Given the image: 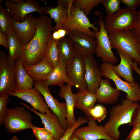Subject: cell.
I'll use <instances>...</instances> for the list:
<instances>
[{"label": "cell", "instance_id": "34", "mask_svg": "<svg viewBox=\"0 0 140 140\" xmlns=\"http://www.w3.org/2000/svg\"><path fill=\"white\" fill-rule=\"evenodd\" d=\"M86 118L79 117L75 123L71 127H69L66 131L59 140H69L75 130L82 124L88 122Z\"/></svg>", "mask_w": 140, "mask_h": 140}, {"label": "cell", "instance_id": "1", "mask_svg": "<svg viewBox=\"0 0 140 140\" xmlns=\"http://www.w3.org/2000/svg\"><path fill=\"white\" fill-rule=\"evenodd\" d=\"M53 27L50 17L44 15L37 18L35 34L30 41L24 45L20 58L25 67L37 64L43 59Z\"/></svg>", "mask_w": 140, "mask_h": 140}, {"label": "cell", "instance_id": "18", "mask_svg": "<svg viewBox=\"0 0 140 140\" xmlns=\"http://www.w3.org/2000/svg\"><path fill=\"white\" fill-rule=\"evenodd\" d=\"M21 104L38 116L41 118L45 127L56 140H59L65 134L66 130L62 125L57 116L51 111L42 113L34 110L25 103Z\"/></svg>", "mask_w": 140, "mask_h": 140}, {"label": "cell", "instance_id": "41", "mask_svg": "<svg viewBox=\"0 0 140 140\" xmlns=\"http://www.w3.org/2000/svg\"><path fill=\"white\" fill-rule=\"evenodd\" d=\"M134 35L140 39V16H138L135 23L130 30Z\"/></svg>", "mask_w": 140, "mask_h": 140}, {"label": "cell", "instance_id": "33", "mask_svg": "<svg viewBox=\"0 0 140 140\" xmlns=\"http://www.w3.org/2000/svg\"><path fill=\"white\" fill-rule=\"evenodd\" d=\"M120 0H101V3L104 7L107 16L114 14L120 9Z\"/></svg>", "mask_w": 140, "mask_h": 140}, {"label": "cell", "instance_id": "43", "mask_svg": "<svg viewBox=\"0 0 140 140\" xmlns=\"http://www.w3.org/2000/svg\"><path fill=\"white\" fill-rule=\"evenodd\" d=\"M138 64L135 62L133 61L132 66L133 70H134L139 75L140 78V70L138 66Z\"/></svg>", "mask_w": 140, "mask_h": 140}, {"label": "cell", "instance_id": "37", "mask_svg": "<svg viewBox=\"0 0 140 140\" xmlns=\"http://www.w3.org/2000/svg\"><path fill=\"white\" fill-rule=\"evenodd\" d=\"M133 127L125 140H140V123L137 124Z\"/></svg>", "mask_w": 140, "mask_h": 140}, {"label": "cell", "instance_id": "42", "mask_svg": "<svg viewBox=\"0 0 140 140\" xmlns=\"http://www.w3.org/2000/svg\"><path fill=\"white\" fill-rule=\"evenodd\" d=\"M0 45L8 50V42L6 35L0 32Z\"/></svg>", "mask_w": 140, "mask_h": 140}, {"label": "cell", "instance_id": "40", "mask_svg": "<svg viewBox=\"0 0 140 140\" xmlns=\"http://www.w3.org/2000/svg\"><path fill=\"white\" fill-rule=\"evenodd\" d=\"M67 35L66 31L62 29H60L54 31L52 34V37L54 40L58 41L65 37Z\"/></svg>", "mask_w": 140, "mask_h": 140}, {"label": "cell", "instance_id": "36", "mask_svg": "<svg viewBox=\"0 0 140 140\" xmlns=\"http://www.w3.org/2000/svg\"><path fill=\"white\" fill-rule=\"evenodd\" d=\"M9 99V96H0V126L3 124L8 111L7 104Z\"/></svg>", "mask_w": 140, "mask_h": 140}, {"label": "cell", "instance_id": "23", "mask_svg": "<svg viewBox=\"0 0 140 140\" xmlns=\"http://www.w3.org/2000/svg\"><path fill=\"white\" fill-rule=\"evenodd\" d=\"M29 75L36 81H45L54 68L46 57L37 64L25 67Z\"/></svg>", "mask_w": 140, "mask_h": 140}, {"label": "cell", "instance_id": "5", "mask_svg": "<svg viewBox=\"0 0 140 140\" xmlns=\"http://www.w3.org/2000/svg\"><path fill=\"white\" fill-rule=\"evenodd\" d=\"M5 8L15 21H24L26 15L36 12L41 16L46 13V7L41 6L35 0H6L4 3Z\"/></svg>", "mask_w": 140, "mask_h": 140}, {"label": "cell", "instance_id": "22", "mask_svg": "<svg viewBox=\"0 0 140 140\" xmlns=\"http://www.w3.org/2000/svg\"><path fill=\"white\" fill-rule=\"evenodd\" d=\"M120 59V62L117 65H113V69L119 77L123 78L130 83L135 82L132 75L133 60L131 57L124 51L116 49Z\"/></svg>", "mask_w": 140, "mask_h": 140}, {"label": "cell", "instance_id": "31", "mask_svg": "<svg viewBox=\"0 0 140 140\" xmlns=\"http://www.w3.org/2000/svg\"><path fill=\"white\" fill-rule=\"evenodd\" d=\"M107 112L106 107L102 105L98 104L94 106L93 107L89 109L85 114L89 119H91L100 122L105 118Z\"/></svg>", "mask_w": 140, "mask_h": 140}, {"label": "cell", "instance_id": "45", "mask_svg": "<svg viewBox=\"0 0 140 140\" xmlns=\"http://www.w3.org/2000/svg\"><path fill=\"white\" fill-rule=\"evenodd\" d=\"M9 140H19L18 137L16 136H13L11 139Z\"/></svg>", "mask_w": 140, "mask_h": 140}, {"label": "cell", "instance_id": "32", "mask_svg": "<svg viewBox=\"0 0 140 140\" xmlns=\"http://www.w3.org/2000/svg\"><path fill=\"white\" fill-rule=\"evenodd\" d=\"M101 0H74L73 4L81 10H82L87 16L93 8L97 7L101 3Z\"/></svg>", "mask_w": 140, "mask_h": 140}, {"label": "cell", "instance_id": "29", "mask_svg": "<svg viewBox=\"0 0 140 140\" xmlns=\"http://www.w3.org/2000/svg\"><path fill=\"white\" fill-rule=\"evenodd\" d=\"M57 41L53 38L51 35L47 44L44 53V57L50 61L53 68L56 66L59 59Z\"/></svg>", "mask_w": 140, "mask_h": 140}, {"label": "cell", "instance_id": "12", "mask_svg": "<svg viewBox=\"0 0 140 140\" xmlns=\"http://www.w3.org/2000/svg\"><path fill=\"white\" fill-rule=\"evenodd\" d=\"M68 35L76 53L83 57L96 53L97 44L94 36L77 30L71 31Z\"/></svg>", "mask_w": 140, "mask_h": 140}, {"label": "cell", "instance_id": "47", "mask_svg": "<svg viewBox=\"0 0 140 140\" xmlns=\"http://www.w3.org/2000/svg\"><path fill=\"white\" fill-rule=\"evenodd\" d=\"M137 14L138 16H140V10L137 12Z\"/></svg>", "mask_w": 140, "mask_h": 140}, {"label": "cell", "instance_id": "14", "mask_svg": "<svg viewBox=\"0 0 140 140\" xmlns=\"http://www.w3.org/2000/svg\"><path fill=\"white\" fill-rule=\"evenodd\" d=\"M10 95L27 102L32 109L39 112L44 114L51 111L41 93L35 88L22 91L13 92Z\"/></svg>", "mask_w": 140, "mask_h": 140}, {"label": "cell", "instance_id": "20", "mask_svg": "<svg viewBox=\"0 0 140 140\" xmlns=\"http://www.w3.org/2000/svg\"><path fill=\"white\" fill-rule=\"evenodd\" d=\"M73 85L69 83L61 86L59 95L64 99L66 101L67 110L66 120L69 127L73 125L76 122L74 115V109L78 98V95L73 93L72 91Z\"/></svg>", "mask_w": 140, "mask_h": 140}, {"label": "cell", "instance_id": "30", "mask_svg": "<svg viewBox=\"0 0 140 140\" xmlns=\"http://www.w3.org/2000/svg\"><path fill=\"white\" fill-rule=\"evenodd\" d=\"M12 18L6 9L0 5V32L6 35L12 29Z\"/></svg>", "mask_w": 140, "mask_h": 140}, {"label": "cell", "instance_id": "25", "mask_svg": "<svg viewBox=\"0 0 140 140\" xmlns=\"http://www.w3.org/2000/svg\"><path fill=\"white\" fill-rule=\"evenodd\" d=\"M6 36L8 42V59L14 62L20 58L24 45L12 29Z\"/></svg>", "mask_w": 140, "mask_h": 140}, {"label": "cell", "instance_id": "44", "mask_svg": "<svg viewBox=\"0 0 140 140\" xmlns=\"http://www.w3.org/2000/svg\"><path fill=\"white\" fill-rule=\"evenodd\" d=\"M69 140H82L73 134L70 137Z\"/></svg>", "mask_w": 140, "mask_h": 140}, {"label": "cell", "instance_id": "8", "mask_svg": "<svg viewBox=\"0 0 140 140\" xmlns=\"http://www.w3.org/2000/svg\"><path fill=\"white\" fill-rule=\"evenodd\" d=\"M138 17L137 12L131 10L127 7L122 8L110 16L106 17L104 23L108 33L130 30Z\"/></svg>", "mask_w": 140, "mask_h": 140}, {"label": "cell", "instance_id": "26", "mask_svg": "<svg viewBox=\"0 0 140 140\" xmlns=\"http://www.w3.org/2000/svg\"><path fill=\"white\" fill-rule=\"evenodd\" d=\"M57 5L56 7L50 6L46 7V13L50 15V18L54 20L56 23L53 31L60 29L68 15V8L63 5L59 0H57Z\"/></svg>", "mask_w": 140, "mask_h": 140}, {"label": "cell", "instance_id": "27", "mask_svg": "<svg viewBox=\"0 0 140 140\" xmlns=\"http://www.w3.org/2000/svg\"><path fill=\"white\" fill-rule=\"evenodd\" d=\"M57 47L59 58L66 66L76 53L69 38L65 37L58 41Z\"/></svg>", "mask_w": 140, "mask_h": 140}, {"label": "cell", "instance_id": "4", "mask_svg": "<svg viewBox=\"0 0 140 140\" xmlns=\"http://www.w3.org/2000/svg\"><path fill=\"white\" fill-rule=\"evenodd\" d=\"M32 116L24 107L18 106L8 108L3 123L5 128L10 134L16 133L23 130L32 129Z\"/></svg>", "mask_w": 140, "mask_h": 140}, {"label": "cell", "instance_id": "3", "mask_svg": "<svg viewBox=\"0 0 140 140\" xmlns=\"http://www.w3.org/2000/svg\"><path fill=\"white\" fill-rule=\"evenodd\" d=\"M108 35L112 49L124 51L138 65L140 64V55L138 51L139 39L130 30L109 33Z\"/></svg>", "mask_w": 140, "mask_h": 140}, {"label": "cell", "instance_id": "9", "mask_svg": "<svg viewBox=\"0 0 140 140\" xmlns=\"http://www.w3.org/2000/svg\"><path fill=\"white\" fill-rule=\"evenodd\" d=\"M97 14L100 18L98 22L100 28L98 31L94 32L97 44L96 55L102 58L103 62L116 63L118 59L112 51L108 33L105 29L102 17L99 13H97Z\"/></svg>", "mask_w": 140, "mask_h": 140}, {"label": "cell", "instance_id": "35", "mask_svg": "<svg viewBox=\"0 0 140 140\" xmlns=\"http://www.w3.org/2000/svg\"><path fill=\"white\" fill-rule=\"evenodd\" d=\"M37 140H45L53 138L51 133L45 127L34 126L32 129Z\"/></svg>", "mask_w": 140, "mask_h": 140}, {"label": "cell", "instance_id": "2", "mask_svg": "<svg viewBox=\"0 0 140 140\" xmlns=\"http://www.w3.org/2000/svg\"><path fill=\"white\" fill-rule=\"evenodd\" d=\"M139 105L126 98L120 104L113 106L109 111L108 120L103 126L106 132L115 140H118L119 127L130 123L134 111Z\"/></svg>", "mask_w": 140, "mask_h": 140}, {"label": "cell", "instance_id": "39", "mask_svg": "<svg viewBox=\"0 0 140 140\" xmlns=\"http://www.w3.org/2000/svg\"><path fill=\"white\" fill-rule=\"evenodd\" d=\"M138 123H140V105L134 111L131 122L129 125L130 126H133Z\"/></svg>", "mask_w": 140, "mask_h": 140}, {"label": "cell", "instance_id": "15", "mask_svg": "<svg viewBox=\"0 0 140 140\" xmlns=\"http://www.w3.org/2000/svg\"><path fill=\"white\" fill-rule=\"evenodd\" d=\"M84 58L85 68V78L87 89L96 93L102 79L101 70L93 56Z\"/></svg>", "mask_w": 140, "mask_h": 140}, {"label": "cell", "instance_id": "13", "mask_svg": "<svg viewBox=\"0 0 140 140\" xmlns=\"http://www.w3.org/2000/svg\"><path fill=\"white\" fill-rule=\"evenodd\" d=\"M68 76L73 86L81 90L87 89L85 76V68L84 57L76 53L66 67Z\"/></svg>", "mask_w": 140, "mask_h": 140}, {"label": "cell", "instance_id": "6", "mask_svg": "<svg viewBox=\"0 0 140 140\" xmlns=\"http://www.w3.org/2000/svg\"><path fill=\"white\" fill-rule=\"evenodd\" d=\"M87 16L82 10L73 3L70 15L60 29L65 30L68 35L71 31L77 30L95 37L94 32L99 30L98 27L94 26L96 22L92 24Z\"/></svg>", "mask_w": 140, "mask_h": 140}, {"label": "cell", "instance_id": "7", "mask_svg": "<svg viewBox=\"0 0 140 140\" xmlns=\"http://www.w3.org/2000/svg\"><path fill=\"white\" fill-rule=\"evenodd\" d=\"M113 64L108 62H103L101 64L100 67L102 76L113 81L116 88L126 93L127 99L136 102L140 101L139 85L135 82L130 83L123 81L115 72L113 69Z\"/></svg>", "mask_w": 140, "mask_h": 140}, {"label": "cell", "instance_id": "10", "mask_svg": "<svg viewBox=\"0 0 140 140\" xmlns=\"http://www.w3.org/2000/svg\"><path fill=\"white\" fill-rule=\"evenodd\" d=\"M14 62L10 61L8 55L0 51V96H9L16 90L13 73Z\"/></svg>", "mask_w": 140, "mask_h": 140}, {"label": "cell", "instance_id": "46", "mask_svg": "<svg viewBox=\"0 0 140 140\" xmlns=\"http://www.w3.org/2000/svg\"><path fill=\"white\" fill-rule=\"evenodd\" d=\"M139 47L138 49V51L140 55V39H139ZM139 68L140 70V64H139Z\"/></svg>", "mask_w": 140, "mask_h": 140}, {"label": "cell", "instance_id": "16", "mask_svg": "<svg viewBox=\"0 0 140 140\" xmlns=\"http://www.w3.org/2000/svg\"><path fill=\"white\" fill-rule=\"evenodd\" d=\"M87 126L78 128L73 134L82 140H115L107 134L102 125L97 124L96 121L89 119Z\"/></svg>", "mask_w": 140, "mask_h": 140}, {"label": "cell", "instance_id": "24", "mask_svg": "<svg viewBox=\"0 0 140 140\" xmlns=\"http://www.w3.org/2000/svg\"><path fill=\"white\" fill-rule=\"evenodd\" d=\"M66 67V66L59 57L56 66L45 81L46 83L48 86L58 85L61 86L65 83L72 85L67 75Z\"/></svg>", "mask_w": 140, "mask_h": 140}, {"label": "cell", "instance_id": "48", "mask_svg": "<svg viewBox=\"0 0 140 140\" xmlns=\"http://www.w3.org/2000/svg\"><path fill=\"white\" fill-rule=\"evenodd\" d=\"M45 140H56L54 138H53L51 139H47Z\"/></svg>", "mask_w": 140, "mask_h": 140}, {"label": "cell", "instance_id": "21", "mask_svg": "<svg viewBox=\"0 0 140 140\" xmlns=\"http://www.w3.org/2000/svg\"><path fill=\"white\" fill-rule=\"evenodd\" d=\"M121 91L114 88L111 85L110 79H102L96 94L97 101L105 105L113 104L118 101Z\"/></svg>", "mask_w": 140, "mask_h": 140}, {"label": "cell", "instance_id": "17", "mask_svg": "<svg viewBox=\"0 0 140 140\" xmlns=\"http://www.w3.org/2000/svg\"><path fill=\"white\" fill-rule=\"evenodd\" d=\"M37 18L32 14H28L22 22L12 18V27L24 45L28 43L33 37L36 32Z\"/></svg>", "mask_w": 140, "mask_h": 140}, {"label": "cell", "instance_id": "19", "mask_svg": "<svg viewBox=\"0 0 140 140\" xmlns=\"http://www.w3.org/2000/svg\"><path fill=\"white\" fill-rule=\"evenodd\" d=\"M13 69L15 91H22L33 88L32 78L26 71L24 63L20 58L14 62Z\"/></svg>", "mask_w": 140, "mask_h": 140}, {"label": "cell", "instance_id": "11", "mask_svg": "<svg viewBox=\"0 0 140 140\" xmlns=\"http://www.w3.org/2000/svg\"><path fill=\"white\" fill-rule=\"evenodd\" d=\"M49 86L45 82L36 81L34 88L41 93L49 108L58 117L63 127L66 130L68 128L67 121L66 103H60L51 94Z\"/></svg>", "mask_w": 140, "mask_h": 140}, {"label": "cell", "instance_id": "38", "mask_svg": "<svg viewBox=\"0 0 140 140\" xmlns=\"http://www.w3.org/2000/svg\"><path fill=\"white\" fill-rule=\"evenodd\" d=\"M121 2L124 4L127 8L133 11L140 5V0H120Z\"/></svg>", "mask_w": 140, "mask_h": 140}, {"label": "cell", "instance_id": "28", "mask_svg": "<svg viewBox=\"0 0 140 140\" xmlns=\"http://www.w3.org/2000/svg\"><path fill=\"white\" fill-rule=\"evenodd\" d=\"M77 94L78 98L75 108L79 109L85 113L93 107L97 101L96 93L91 92L87 89L81 90H78Z\"/></svg>", "mask_w": 140, "mask_h": 140}]
</instances>
